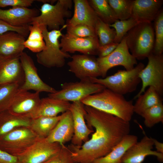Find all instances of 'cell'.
<instances>
[{
  "label": "cell",
  "instance_id": "cell-1",
  "mask_svg": "<svg viewBox=\"0 0 163 163\" xmlns=\"http://www.w3.org/2000/svg\"><path fill=\"white\" fill-rule=\"evenodd\" d=\"M88 126L94 128L91 138L80 147H68L75 163H92L110 152L130 131L129 122L92 107L85 105Z\"/></svg>",
  "mask_w": 163,
  "mask_h": 163
},
{
  "label": "cell",
  "instance_id": "cell-2",
  "mask_svg": "<svg viewBox=\"0 0 163 163\" xmlns=\"http://www.w3.org/2000/svg\"><path fill=\"white\" fill-rule=\"evenodd\" d=\"M81 101L85 105L113 115L128 122L131 120L134 113L132 101H128L123 95L107 88L87 97Z\"/></svg>",
  "mask_w": 163,
  "mask_h": 163
},
{
  "label": "cell",
  "instance_id": "cell-3",
  "mask_svg": "<svg viewBox=\"0 0 163 163\" xmlns=\"http://www.w3.org/2000/svg\"><path fill=\"white\" fill-rule=\"evenodd\" d=\"M125 37L128 49L136 59H144L153 53L155 37L152 23H138Z\"/></svg>",
  "mask_w": 163,
  "mask_h": 163
},
{
  "label": "cell",
  "instance_id": "cell-4",
  "mask_svg": "<svg viewBox=\"0 0 163 163\" xmlns=\"http://www.w3.org/2000/svg\"><path fill=\"white\" fill-rule=\"evenodd\" d=\"M145 67L143 63L140 62L130 70H119L113 75L103 78H91L90 79L93 83L123 95L136 90L141 81L139 74Z\"/></svg>",
  "mask_w": 163,
  "mask_h": 163
},
{
  "label": "cell",
  "instance_id": "cell-5",
  "mask_svg": "<svg viewBox=\"0 0 163 163\" xmlns=\"http://www.w3.org/2000/svg\"><path fill=\"white\" fill-rule=\"evenodd\" d=\"M62 29L49 31L46 27L43 26L45 47L36 54L37 61L40 64L49 68L62 67L65 65L66 59L71 57L68 53L62 51L60 47L59 39L63 34Z\"/></svg>",
  "mask_w": 163,
  "mask_h": 163
},
{
  "label": "cell",
  "instance_id": "cell-6",
  "mask_svg": "<svg viewBox=\"0 0 163 163\" xmlns=\"http://www.w3.org/2000/svg\"><path fill=\"white\" fill-rule=\"evenodd\" d=\"M73 2L72 0H58L55 5L43 3L40 9V14L34 18L30 25L45 26L49 31L59 30L61 26L66 28L65 18L71 17Z\"/></svg>",
  "mask_w": 163,
  "mask_h": 163
},
{
  "label": "cell",
  "instance_id": "cell-7",
  "mask_svg": "<svg viewBox=\"0 0 163 163\" xmlns=\"http://www.w3.org/2000/svg\"><path fill=\"white\" fill-rule=\"evenodd\" d=\"M39 138L29 127H18L0 138V149L18 157Z\"/></svg>",
  "mask_w": 163,
  "mask_h": 163
},
{
  "label": "cell",
  "instance_id": "cell-8",
  "mask_svg": "<svg viewBox=\"0 0 163 163\" xmlns=\"http://www.w3.org/2000/svg\"><path fill=\"white\" fill-rule=\"evenodd\" d=\"M106 88L100 84L92 82L90 79L80 80L79 82L65 83L61 89L50 93L49 97L72 101H81L87 97L100 92Z\"/></svg>",
  "mask_w": 163,
  "mask_h": 163
},
{
  "label": "cell",
  "instance_id": "cell-9",
  "mask_svg": "<svg viewBox=\"0 0 163 163\" xmlns=\"http://www.w3.org/2000/svg\"><path fill=\"white\" fill-rule=\"evenodd\" d=\"M147 66L141 71L139 77L142 82L141 88L134 99L143 93L147 87L154 88L161 96L163 93V55L153 53L147 57Z\"/></svg>",
  "mask_w": 163,
  "mask_h": 163
},
{
  "label": "cell",
  "instance_id": "cell-10",
  "mask_svg": "<svg viewBox=\"0 0 163 163\" xmlns=\"http://www.w3.org/2000/svg\"><path fill=\"white\" fill-rule=\"evenodd\" d=\"M101 76L105 78L110 68L118 66L124 67L126 70L133 69L137 64L136 59L129 52L125 36L117 47L108 56L97 58Z\"/></svg>",
  "mask_w": 163,
  "mask_h": 163
},
{
  "label": "cell",
  "instance_id": "cell-11",
  "mask_svg": "<svg viewBox=\"0 0 163 163\" xmlns=\"http://www.w3.org/2000/svg\"><path fill=\"white\" fill-rule=\"evenodd\" d=\"M62 145L39 139L25 152L18 157L19 163H43L56 154Z\"/></svg>",
  "mask_w": 163,
  "mask_h": 163
},
{
  "label": "cell",
  "instance_id": "cell-12",
  "mask_svg": "<svg viewBox=\"0 0 163 163\" xmlns=\"http://www.w3.org/2000/svg\"><path fill=\"white\" fill-rule=\"evenodd\" d=\"M24 75V80L20 88L28 91L53 93L56 90L44 82L39 76L37 69L31 57L24 52L20 57Z\"/></svg>",
  "mask_w": 163,
  "mask_h": 163
},
{
  "label": "cell",
  "instance_id": "cell-13",
  "mask_svg": "<svg viewBox=\"0 0 163 163\" xmlns=\"http://www.w3.org/2000/svg\"><path fill=\"white\" fill-rule=\"evenodd\" d=\"M61 37L60 47L63 52L74 53L77 51L83 54L97 55L99 46L97 37H79L66 34Z\"/></svg>",
  "mask_w": 163,
  "mask_h": 163
},
{
  "label": "cell",
  "instance_id": "cell-14",
  "mask_svg": "<svg viewBox=\"0 0 163 163\" xmlns=\"http://www.w3.org/2000/svg\"><path fill=\"white\" fill-rule=\"evenodd\" d=\"M73 119L74 133L71 144L80 147L89 140V136L94 132L87 125L85 119L86 111L85 105L80 101L71 104L69 110Z\"/></svg>",
  "mask_w": 163,
  "mask_h": 163
},
{
  "label": "cell",
  "instance_id": "cell-15",
  "mask_svg": "<svg viewBox=\"0 0 163 163\" xmlns=\"http://www.w3.org/2000/svg\"><path fill=\"white\" fill-rule=\"evenodd\" d=\"M68 63L69 71L80 80L101 76L97 58L85 54H75Z\"/></svg>",
  "mask_w": 163,
  "mask_h": 163
},
{
  "label": "cell",
  "instance_id": "cell-16",
  "mask_svg": "<svg viewBox=\"0 0 163 163\" xmlns=\"http://www.w3.org/2000/svg\"><path fill=\"white\" fill-rule=\"evenodd\" d=\"M40 100V92H30L19 88L8 110L15 115L30 117L37 108Z\"/></svg>",
  "mask_w": 163,
  "mask_h": 163
},
{
  "label": "cell",
  "instance_id": "cell-17",
  "mask_svg": "<svg viewBox=\"0 0 163 163\" xmlns=\"http://www.w3.org/2000/svg\"><path fill=\"white\" fill-rule=\"evenodd\" d=\"M153 138L144 136L125 152L121 163H142L148 155L156 156L160 162L163 161V154L152 150L154 146Z\"/></svg>",
  "mask_w": 163,
  "mask_h": 163
},
{
  "label": "cell",
  "instance_id": "cell-18",
  "mask_svg": "<svg viewBox=\"0 0 163 163\" xmlns=\"http://www.w3.org/2000/svg\"><path fill=\"white\" fill-rule=\"evenodd\" d=\"M24 80V73L20 57L0 56V85L17 83L21 86Z\"/></svg>",
  "mask_w": 163,
  "mask_h": 163
},
{
  "label": "cell",
  "instance_id": "cell-19",
  "mask_svg": "<svg viewBox=\"0 0 163 163\" xmlns=\"http://www.w3.org/2000/svg\"><path fill=\"white\" fill-rule=\"evenodd\" d=\"M39 11L35 8L13 7L8 9L0 8V19L13 26H28L33 19L38 16Z\"/></svg>",
  "mask_w": 163,
  "mask_h": 163
},
{
  "label": "cell",
  "instance_id": "cell-20",
  "mask_svg": "<svg viewBox=\"0 0 163 163\" xmlns=\"http://www.w3.org/2000/svg\"><path fill=\"white\" fill-rule=\"evenodd\" d=\"M23 36L14 31L0 34V56L7 58L20 57L25 48Z\"/></svg>",
  "mask_w": 163,
  "mask_h": 163
},
{
  "label": "cell",
  "instance_id": "cell-21",
  "mask_svg": "<svg viewBox=\"0 0 163 163\" xmlns=\"http://www.w3.org/2000/svg\"><path fill=\"white\" fill-rule=\"evenodd\" d=\"M162 0H134L132 17L138 23H152L161 8Z\"/></svg>",
  "mask_w": 163,
  "mask_h": 163
},
{
  "label": "cell",
  "instance_id": "cell-22",
  "mask_svg": "<svg viewBox=\"0 0 163 163\" xmlns=\"http://www.w3.org/2000/svg\"><path fill=\"white\" fill-rule=\"evenodd\" d=\"M74 133L72 117L69 110L62 114L61 118L46 139L50 142L65 145L71 140Z\"/></svg>",
  "mask_w": 163,
  "mask_h": 163
},
{
  "label": "cell",
  "instance_id": "cell-23",
  "mask_svg": "<svg viewBox=\"0 0 163 163\" xmlns=\"http://www.w3.org/2000/svg\"><path fill=\"white\" fill-rule=\"evenodd\" d=\"M74 13L70 19H68L66 26L70 27L80 24L90 25L94 27L98 19L88 0H74Z\"/></svg>",
  "mask_w": 163,
  "mask_h": 163
},
{
  "label": "cell",
  "instance_id": "cell-24",
  "mask_svg": "<svg viewBox=\"0 0 163 163\" xmlns=\"http://www.w3.org/2000/svg\"><path fill=\"white\" fill-rule=\"evenodd\" d=\"M71 104L66 101L48 97L41 99L40 104L30 117L34 119L41 117H53L69 110Z\"/></svg>",
  "mask_w": 163,
  "mask_h": 163
},
{
  "label": "cell",
  "instance_id": "cell-25",
  "mask_svg": "<svg viewBox=\"0 0 163 163\" xmlns=\"http://www.w3.org/2000/svg\"><path fill=\"white\" fill-rule=\"evenodd\" d=\"M138 139L136 135H126L107 154L96 159L92 163H121L122 158L125 152L138 142Z\"/></svg>",
  "mask_w": 163,
  "mask_h": 163
},
{
  "label": "cell",
  "instance_id": "cell-26",
  "mask_svg": "<svg viewBox=\"0 0 163 163\" xmlns=\"http://www.w3.org/2000/svg\"><path fill=\"white\" fill-rule=\"evenodd\" d=\"M31 118L14 114L8 110L0 112V138L14 129L21 127H29Z\"/></svg>",
  "mask_w": 163,
  "mask_h": 163
},
{
  "label": "cell",
  "instance_id": "cell-27",
  "mask_svg": "<svg viewBox=\"0 0 163 163\" xmlns=\"http://www.w3.org/2000/svg\"><path fill=\"white\" fill-rule=\"evenodd\" d=\"M62 117H41L31 119L29 127L39 138H46L50 133Z\"/></svg>",
  "mask_w": 163,
  "mask_h": 163
},
{
  "label": "cell",
  "instance_id": "cell-28",
  "mask_svg": "<svg viewBox=\"0 0 163 163\" xmlns=\"http://www.w3.org/2000/svg\"><path fill=\"white\" fill-rule=\"evenodd\" d=\"M161 95L152 87L150 86L143 93L137 97L133 104V110L141 116L146 110L162 102Z\"/></svg>",
  "mask_w": 163,
  "mask_h": 163
},
{
  "label": "cell",
  "instance_id": "cell-29",
  "mask_svg": "<svg viewBox=\"0 0 163 163\" xmlns=\"http://www.w3.org/2000/svg\"><path fill=\"white\" fill-rule=\"evenodd\" d=\"M97 17L106 24L110 25L117 19L107 0H88Z\"/></svg>",
  "mask_w": 163,
  "mask_h": 163
},
{
  "label": "cell",
  "instance_id": "cell-30",
  "mask_svg": "<svg viewBox=\"0 0 163 163\" xmlns=\"http://www.w3.org/2000/svg\"><path fill=\"white\" fill-rule=\"evenodd\" d=\"M117 20L127 19L132 16L133 0H107Z\"/></svg>",
  "mask_w": 163,
  "mask_h": 163
},
{
  "label": "cell",
  "instance_id": "cell-31",
  "mask_svg": "<svg viewBox=\"0 0 163 163\" xmlns=\"http://www.w3.org/2000/svg\"><path fill=\"white\" fill-rule=\"evenodd\" d=\"M20 87L17 83L0 85V112L8 110Z\"/></svg>",
  "mask_w": 163,
  "mask_h": 163
},
{
  "label": "cell",
  "instance_id": "cell-32",
  "mask_svg": "<svg viewBox=\"0 0 163 163\" xmlns=\"http://www.w3.org/2000/svg\"><path fill=\"white\" fill-rule=\"evenodd\" d=\"M94 28L98 39L99 46H103L114 42L116 35L115 29L98 18Z\"/></svg>",
  "mask_w": 163,
  "mask_h": 163
},
{
  "label": "cell",
  "instance_id": "cell-33",
  "mask_svg": "<svg viewBox=\"0 0 163 163\" xmlns=\"http://www.w3.org/2000/svg\"><path fill=\"white\" fill-rule=\"evenodd\" d=\"M155 44L153 53L156 55L162 54L163 52V10L161 8L154 20Z\"/></svg>",
  "mask_w": 163,
  "mask_h": 163
},
{
  "label": "cell",
  "instance_id": "cell-34",
  "mask_svg": "<svg viewBox=\"0 0 163 163\" xmlns=\"http://www.w3.org/2000/svg\"><path fill=\"white\" fill-rule=\"evenodd\" d=\"M144 119L146 126L151 128L156 124L163 122V105L161 102L146 110L141 116Z\"/></svg>",
  "mask_w": 163,
  "mask_h": 163
},
{
  "label": "cell",
  "instance_id": "cell-35",
  "mask_svg": "<svg viewBox=\"0 0 163 163\" xmlns=\"http://www.w3.org/2000/svg\"><path fill=\"white\" fill-rule=\"evenodd\" d=\"M138 23L136 20L131 17L125 20H117L109 25L116 31V35L114 42L120 43L127 32Z\"/></svg>",
  "mask_w": 163,
  "mask_h": 163
},
{
  "label": "cell",
  "instance_id": "cell-36",
  "mask_svg": "<svg viewBox=\"0 0 163 163\" xmlns=\"http://www.w3.org/2000/svg\"><path fill=\"white\" fill-rule=\"evenodd\" d=\"M66 34L79 37H97L94 27L85 24H80L67 27Z\"/></svg>",
  "mask_w": 163,
  "mask_h": 163
},
{
  "label": "cell",
  "instance_id": "cell-37",
  "mask_svg": "<svg viewBox=\"0 0 163 163\" xmlns=\"http://www.w3.org/2000/svg\"><path fill=\"white\" fill-rule=\"evenodd\" d=\"M43 163H75L71 149L65 145H62L59 151Z\"/></svg>",
  "mask_w": 163,
  "mask_h": 163
},
{
  "label": "cell",
  "instance_id": "cell-38",
  "mask_svg": "<svg viewBox=\"0 0 163 163\" xmlns=\"http://www.w3.org/2000/svg\"><path fill=\"white\" fill-rule=\"evenodd\" d=\"M28 26L21 27L13 26L0 19V34L8 31H14L26 37L28 36L29 33Z\"/></svg>",
  "mask_w": 163,
  "mask_h": 163
},
{
  "label": "cell",
  "instance_id": "cell-39",
  "mask_svg": "<svg viewBox=\"0 0 163 163\" xmlns=\"http://www.w3.org/2000/svg\"><path fill=\"white\" fill-rule=\"evenodd\" d=\"M43 26L35 23L29 25V33L27 40L32 41L44 40L43 34Z\"/></svg>",
  "mask_w": 163,
  "mask_h": 163
},
{
  "label": "cell",
  "instance_id": "cell-40",
  "mask_svg": "<svg viewBox=\"0 0 163 163\" xmlns=\"http://www.w3.org/2000/svg\"><path fill=\"white\" fill-rule=\"evenodd\" d=\"M34 0H0V8L7 6L27 7L31 6Z\"/></svg>",
  "mask_w": 163,
  "mask_h": 163
},
{
  "label": "cell",
  "instance_id": "cell-41",
  "mask_svg": "<svg viewBox=\"0 0 163 163\" xmlns=\"http://www.w3.org/2000/svg\"><path fill=\"white\" fill-rule=\"evenodd\" d=\"M24 45L25 48H27L34 53H38L43 50L45 47L44 40L32 41L25 40Z\"/></svg>",
  "mask_w": 163,
  "mask_h": 163
},
{
  "label": "cell",
  "instance_id": "cell-42",
  "mask_svg": "<svg viewBox=\"0 0 163 163\" xmlns=\"http://www.w3.org/2000/svg\"><path fill=\"white\" fill-rule=\"evenodd\" d=\"M119 43L112 42L103 46H99L97 55L99 58L105 57L112 52L117 47Z\"/></svg>",
  "mask_w": 163,
  "mask_h": 163
},
{
  "label": "cell",
  "instance_id": "cell-43",
  "mask_svg": "<svg viewBox=\"0 0 163 163\" xmlns=\"http://www.w3.org/2000/svg\"><path fill=\"white\" fill-rule=\"evenodd\" d=\"M0 163H19L17 157L0 149Z\"/></svg>",
  "mask_w": 163,
  "mask_h": 163
},
{
  "label": "cell",
  "instance_id": "cell-44",
  "mask_svg": "<svg viewBox=\"0 0 163 163\" xmlns=\"http://www.w3.org/2000/svg\"><path fill=\"white\" fill-rule=\"evenodd\" d=\"M154 145H155L158 152L163 154V144L155 139H153Z\"/></svg>",
  "mask_w": 163,
  "mask_h": 163
}]
</instances>
